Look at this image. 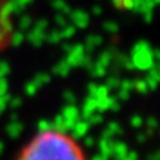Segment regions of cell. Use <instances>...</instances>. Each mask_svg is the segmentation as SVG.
Masks as SVG:
<instances>
[{
    "label": "cell",
    "mask_w": 160,
    "mask_h": 160,
    "mask_svg": "<svg viewBox=\"0 0 160 160\" xmlns=\"http://www.w3.org/2000/svg\"><path fill=\"white\" fill-rule=\"evenodd\" d=\"M14 34L11 0H0V55L11 44Z\"/></svg>",
    "instance_id": "cell-2"
},
{
    "label": "cell",
    "mask_w": 160,
    "mask_h": 160,
    "mask_svg": "<svg viewBox=\"0 0 160 160\" xmlns=\"http://www.w3.org/2000/svg\"><path fill=\"white\" fill-rule=\"evenodd\" d=\"M14 160H88L83 146L59 129H44L22 146Z\"/></svg>",
    "instance_id": "cell-1"
}]
</instances>
